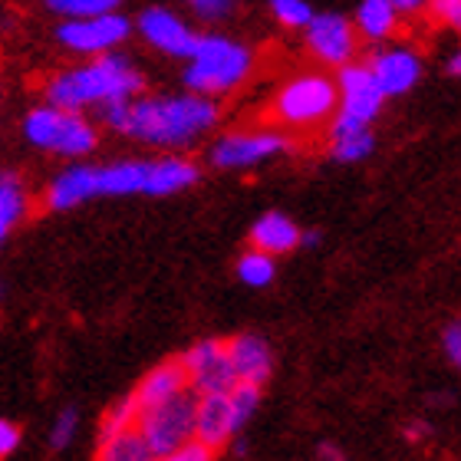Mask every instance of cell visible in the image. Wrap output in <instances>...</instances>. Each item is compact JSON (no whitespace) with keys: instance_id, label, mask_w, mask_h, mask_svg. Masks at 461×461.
Listing matches in <instances>:
<instances>
[{"instance_id":"d6986e66","label":"cell","mask_w":461,"mask_h":461,"mask_svg":"<svg viewBox=\"0 0 461 461\" xmlns=\"http://www.w3.org/2000/svg\"><path fill=\"white\" fill-rule=\"evenodd\" d=\"M300 238H303V234H300L297 224L280 212H267L264 218L254 221V228H250V244L260 250H270V254H287V250L297 248Z\"/></svg>"},{"instance_id":"8fae6325","label":"cell","mask_w":461,"mask_h":461,"mask_svg":"<svg viewBox=\"0 0 461 461\" xmlns=\"http://www.w3.org/2000/svg\"><path fill=\"white\" fill-rule=\"evenodd\" d=\"M307 50L323 67H346L356 53V30L339 14H317L307 27Z\"/></svg>"},{"instance_id":"277c9868","label":"cell","mask_w":461,"mask_h":461,"mask_svg":"<svg viewBox=\"0 0 461 461\" xmlns=\"http://www.w3.org/2000/svg\"><path fill=\"white\" fill-rule=\"evenodd\" d=\"M250 63H254V57H250L248 47H240L228 37H218V33H204L198 40V50L188 59L185 86L212 99L224 96L248 79Z\"/></svg>"},{"instance_id":"9a60e30c","label":"cell","mask_w":461,"mask_h":461,"mask_svg":"<svg viewBox=\"0 0 461 461\" xmlns=\"http://www.w3.org/2000/svg\"><path fill=\"white\" fill-rule=\"evenodd\" d=\"M152 162H115L93 165V192L96 198H119V194H149Z\"/></svg>"},{"instance_id":"f1b7e54d","label":"cell","mask_w":461,"mask_h":461,"mask_svg":"<svg viewBox=\"0 0 461 461\" xmlns=\"http://www.w3.org/2000/svg\"><path fill=\"white\" fill-rule=\"evenodd\" d=\"M77 425H79L77 409H63V412L57 415V422H53V432H50V448H53V452H63V448L73 442Z\"/></svg>"},{"instance_id":"603a6c76","label":"cell","mask_w":461,"mask_h":461,"mask_svg":"<svg viewBox=\"0 0 461 461\" xmlns=\"http://www.w3.org/2000/svg\"><path fill=\"white\" fill-rule=\"evenodd\" d=\"M99 458L103 461H145V458H155L149 442H145V435L139 432V425L135 429H125V432L113 435L109 442L99 445Z\"/></svg>"},{"instance_id":"6da1fadb","label":"cell","mask_w":461,"mask_h":461,"mask_svg":"<svg viewBox=\"0 0 461 461\" xmlns=\"http://www.w3.org/2000/svg\"><path fill=\"white\" fill-rule=\"evenodd\" d=\"M103 122L115 132L139 139L158 149L194 145L218 122V106L212 96L182 93V96H132L103 106Z\"/></svg>"},{"instance_id":"836d02e7","label":"cell","mask_w":461,"mask_h":461,"mask_svg":"<svg viewBox=\"0 0 461 461\" xmlns=\"http://www.w3.org/2000/svg\"><path fill=\"white\" fill-rule=\"evenodd\" d=\"M17 445H20V429H17V425L0 422V455H4V458H10V455L17 452Z\"/></svg>"},{"instance_id":"44dd1931","label":"cell","mask_w":461,"mask_h":461,"mask_svg":"<svg viewBox=\"0 0 461 461\" xmlns=\"http://www.w3.org/2000/svg\"><path fill=\"white\" fill-rule=\"evenodd\" d=\"M399 14H402V10L395 7V0H363L359 10H356V30H359L366 40L379 43V40L393 37Z\"/></svg>"},{"instance_id":"e0dca14e","label":"cell","mask_w":461,"mask_h":461,"mask_svg":"<svg viewBox=\"0 0 461 461\" xmlns=\"http://www.w3.org/2000/svg\"><path fill=\"white\" fill-rule=\"evenodd\" d=\"M96 198L93 192V165H73L63 175H57L47 188V208L50 212H69L77 204Z\"/></svg>"},{"instance_id":"e575fe53","label":"cell","mask_w":461,"mask_h":461,"mask_svg":"<svg viewBox=\"0 0 461 461\" xmlns=\"http://www.w3.org/2000/svg\"><path fill=\"white\" fill-rule=\"evenodd\" d=\"M429 0H395V7L402 10V14H412V10H422Z\"/></svg>"},{"instance_id":"7a4b0ae2","label":"cell","mask_w":461,"mask_h":461,"mask_svg":"<svg viewBox=\"0 0 461 461\" xmlns=\"http://www.w3.org/2000/svg\"><path fill=\"white\" fill-rule=\"evenodd\" d=\"M139 93H142V77L122 53H113V50L89 67L63 69L43 86L47 103L63 109L109 106L115 99H132Z\"/></svg>"},{"instance_id":"4fadbf2b","label":"cell","mask_w":461,"mask_h":461,"mask_svg":"<svg viewBox=\"0 0 461 461\" xmlns=\"http://www.w3.org/2000/svg\"><path fill=\"white\" fill-rule=\"evenodd\" d=\"M244 422L238 419L230 393H212L198 395V419H194V438L208 442L218 452L230 442V435H238Z\"/></svg>"},{"instance_id":"4dcf8cb0","label":"cell","mask_w":461,"mask_h":461,"mask_svg":"<svg viewBox=\"0 0 461 461\" xmlns=\"http://www.w3.org/2000/svg\"><path fill=\"white\" fill-rule=\"evenodd\" d=\"M212 455H214V448L208 442H202V438H188V442H185L168 461H208Z\"/></svg>"},{"instance_id":"cb8c5ba5","label":"cell","mask_w":461,"mask_h":461,"mask_svg":"<svg viewBox=\"0 0 461 461\" xmlns=\"http://www.w3.org/2000/svg\"><path fill=\"white\" fill-rule=\"evenodd\" d=\"M274 258H277V254H270V250L250 248L248 254L238 260L240 284H248V287H267V284H274V274H277Z\"/></svg>"},{"instance_id":"83f0119b","label":"cell","mask_w":461,"mask_h":461,"mask_svg":"<svg viewBox=\"0 0 461 461\" xmlns=\"http://www.w3.org/2000/svg\"><path fill=\"white\" fill-rule=\"evenodd\" d=\"M270 10H274V17L290 30H300L307 27L310 20L317 17L313 10H310L307 0H270Z\"/></svg>"},{"instance_id":"ba28073f","label":"cell","mask_w":461,"mask_h":461,"mask_svg":"<svg viewBox=\"0 0 461 461\" xmlns=\"http://www.w3.org/2000/svg\"><path fill=\"white\" fill-rule=\"evenodd\" d=\"M290 139L280 129H254V132H228L212 149L214 168H250L270 155L287 152Z\"/></svg>"},{"instance_id":"5b68a950","label":"cell","mask_w":461,"mask_h":461,"mask_svg":"<svg viewBox=\"0 0 461 461\" xmlns=\"http://www.w3.org/2000/svg\"><path fill=\"white\" fill-rule=\"evenodd\" d=\"M23 139L37 149H47L53 155H67V158H83L96 149V132L93 125L79 115V109L63 106H37L23 119Z\"/></svg>"},{"instance_id":"d4e9b609","label":"cell","mask_w":461,"mask_h":461,"mask_svg":"<svg viewBox=\"0 0 461 461\" xmlns=\"http://www.w3.org/2000/svg\"><path fill=\"white\" fill-rule=\"evenodd\" d=\"M139 415H142V405H139V395H125V399H119V402L113 405L106 412V419H103V425H99V445L109 442L113 435L125 432V429H135L139 425Z\"/></svg>"},{"instance_id":"52a82bcc","label":"cell","mask_w":461,"mask_h":461,"mask_svg":"<svg viewBox=\"0 0 461 461\" xmlns=\"http://www.w3.org/2000/svg\"><path fill=\"white\" fill-rule=\"evenodd\" d=\"M129 20L122 14H93V17H69L57 30V40L73 53H109L129 37Z\"/></svg>"},{"instance_id":"484cf974","label":"cell","mask_w":461,"mask_h":461,"mask_svg":"<svg viewBox=\"0 0 461 461\" xmlns=\"http://www.w3.org/2000/svg\"><path fill=\"white\" fill-rule=\"evenodd\" d=\"M373 132L369 129H363V132L356 135H343V139H333L330 142V152H333V158L337 162H363V158H369L373 155Z\"/></svg>"},{"instance_id":"5bb4252c","label":"cell","mask_w":461,"mask_h":461,"mask_svg":"<svg viewBox=\"0 0 461 461\" xmlns=\"http://www.w3.org/2000/svg\"><path fill=\"white\" fill-rule=\"evenodd\" d=\"M369 67H373L385 96H405L419 83V77H422V59H419V53H412V50L405 47L379 50L369 59Z\"/></svg>"},{"instance_id":"3957f363","label":"cell","mask_w":461,"mask_h":461,"mask_svg":"<svg viewBox=\"0 0 461 461\" xmlns=\"http://www.w3.org/2000/svg\"><path fill=\"white\" fill-rule=\"evenodd\" d=\"M339 113V83L323 73H300L277 89L270 119L290 132H313Z\"/></svg>"},{"instance_id":"4316f807","label":"cell","mask_w":461,"mask_h":461,"mask_svg":"<svg viewBox=\"0 0 461 461\" xmlns=\"http://www.w3.org/2000/svg\"><path fill=\"white\" fill-rule=\"evenodd\" d=\"M122 0H47V7L63 17H93V14H109Z\"/></svg>"},{"instance_id":"30bf717a","label":"cell","mask_w":461,"mask_h":461,"mask_svg":"<svg viewBox=\"0 0 461 461\" xmlns=\"http://www.w3.org/2000/svg\"><path fill=\"white\" fill-rule=\"evenodd\" d=\"M337 83H339V113L373 125L383 103L389 99L383 93V86H379L373 67L369 63H346V67H339Z\"/></svg>"},{"instance_id":"7c38bea8","label":"cell","mask_w":461,"mask_h":461,"mask_svg":"<svg viewBox=\"0 0 461 461\" xmlns=\"http://www.w3.org/2000/svg\"><path fill=\"white\" fill-rule=\"evenodd\" d=\"M139 33H142L155 50H162L168 57L192 59V53L198 50V33H194L182 17H175L172 10L165 7H149L139 17Z\"/></svg>"},{"instance_id":"8992f818","label":"cell","mask_w":461,"mask_h":461,"mask_svg":"<svg viewBox=\"0 0 461 461\" xmlns=\"http://www.w3.org/2000/svg\"><path fill=\"white\" fill-rule=\"evenodd\" d=\"M198 395V393H194ZM188 389L165 402L152 405L139 415V432L152 448L155 458H172L188 438H194V419H198V399Z\"/></svg>"},{"instance_id":"7402d4cb","label":"cell","mask_w":461,"mask_h":461,"mask_svg":"<svg viewBox=\"0 0 461 461\" xmlns=\"http://www.w3.org/2000/svg\"><path fill=\"white\" fill-rule=\"evenodd\" d=\"M27 188L17 175H4L0 178V238H7L10 230L17 228L23 218H27Z\"/></svg>"},{"instance_id":"2e32d148","label":"cell","mask_w":461,"mask_h":461,"mask_svg":"<svg viewBox=\"0 0 461 461\" xmlns=\"http://www.w3.org/2000/svg\"><path fill=\"white\" fill-rule=\"evenodd\" d=\"M185 389H192L188 366H185V359H168V363L155 366L152 373L145 375L142 385L135 389V395H139V405L145 412V409H152V405L165 402V399H172V395L185 393Z\"/></svg>"},{"instance_id":"1f68e13d","label":"cell","mask_w":461,"mask_h":461,"mask_svg":"<svg viewBox=\"0 0 461 461\" xmlns=\"http://www.w3.org/2000/svg\"><path fill=\"white\" fill-rule=\"evenodd\" d=\"M442 346H445V356L461 369V320H452V323L445 327Z\"/></svg>"},{"instance_id":"ac0fdd59","label":"cell","mask_w":461,"mask_h":461,"mask_svg":"<svg viewBox=\"0 0 461 461\" xmlns=\"http://www.w3.org/2000/svg\"><path fill=\"white\" fill-rule=\"evenodd\" d=\"M228 353L234 369H238V379L258 385H264L270 379V346L260 337H250V333L234 337L228 343Z\"/></svg>"},{"instance_id":"d590c367","label":"cell","mask_w":461,"mask_h":461,"mask_svg":"<svg viewBox=\"0 0 461 461\" xmlns=\"http://www.w3.org/2000/svg\"><path fill=\"white\" fill-rule=\"evenodd\" d=\"M317 240H320V230H307V234L300 238V244H303V248H317Z\"/></svg>"},{"instance_id":"74e56055","label":"cell","mask_w":461,"mask_h":461,"mask_svg":"<svg viewBox=\"0 0 461 461\" xmlns=\"http://www.w3.org/2000/svg\"><path fill=\"white\" fill-rule=\"evenodd\" d=\"M448 69H452L455 77H461V50H458V53H455V59H452V63H448Z\"/></svg>"},{"instance_id":"8d00e7d4","label":"cell","mask_w":461,"mask_h":461,"mask_svg":"<svg viewBox=\"0 0 461 461\" xmlns=\"http://www.w3.org/2000/svg\"><path fill=\"white\" fill-rule=\"evenodd\" d=\"M320 458H343V452L333 448V445H320Z\"/></svg>"},{"instance_id":"f546056e","label":"cell","mask_w":461,"mask_h":461,"mask_svg":"<svg viewBox=\"0 0 461 461\" xmlns=\"http://www.w3.org/2000/svg\"><path fill=\"white\" fill-rule=\"evenodd\" d=\"M182 4H188L202 20H221L234 7V0H182Z\"/></svg>"},{"instance_id":"d6a6232c","label":"cell","mask_w":461,"mask_h":461,"mask_svg":"<svg viewBox=\"0 0 461 461\" xmlns=\"http://www.w3.org/2000/svg\"><path fill=\"white\" fill-rule=\"evenodd\" d=\"M432 14L448 27L461 30V0H432Z\"/></svg>"},{"instance_id":"ffe728a7","label":"cell","mask_w":461,"mask_h":461,"mask_svg":"<svg viewBox=\"0 0 461 461\" xmlns=\"http://www.w3.org/2000/svg\"><path fill=\"white\" fill-rule=\"evenodd\" d=\"M198 182V168L188 158L178 155H165V158H152V178H149V194H172L182 192L188 185Z\"/></svg>"},{"instance_id":"9c48e42d","label":"cell","mask_w":461,"mask_h":461,"mask_svg":"<svg viewBox=\"0 0 461 461\" xmlns=\"http://www.w3.org/2000/svg\"><path fill=\"white\" fill-rule=\"evenodd\" d=\"M188 366V379H192V393L212 395V393H230L240 383L238 369L230 363L228 343L221 339H202L182 356Z\"/></svg>"}]
</instances>
